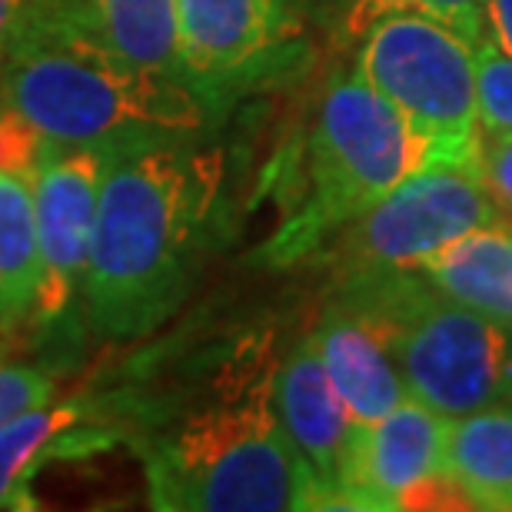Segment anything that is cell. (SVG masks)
<instances>
[{
    "mask_svg": "<svg viewBox=\"0 0 512 512\" xmlns=\"http://www.w3.org/2000/svg\"><path fill=\"white\" fill-rule=\"evenodd\" d=\"M439 163L466 167L446 143L409 124L356 67L336 70L306 130L283 217L256 250V263L290 270L316 260L389 190Z\"/></svg>",
    "mask_w": 512,
    "mask_h": 512,
    "instance_id": "277c9868",
    "label": "cell"
},
{
    "mask_svg": "<svg viewBox=\"0 0 512 512\" xmlns=\"http://www.w3.org/2000/svg\"><path fill=\"white\" fill-rule=\"evenodd\" d=\"M476 44L453 27L419 14L383 17L356 47V74L409 124L446 143L469 170L479 150Z\"/></svg>",
    "mask_w": 512,
    "mask_h": 512,
    "instance_id": "8992f818",
    "label": "cell"
},
{
    "mask_svg": "<svg viewBox=\"0 0 512 512\" xmlns=\"http://www.w3.org/2000/svg\"><path fill=\"white\" fill-rule=\"evenodd\" d=\"M180 80L210 124L300 60L293 0H177Z\"/></svg>",
    "mask_w": 512,
    "mask_h": 512,
    "instance_id": "52a82bcc",
    "label": "cell"
},
{
    "mask_svg": "<svg viewBox=\"0 0 512 512\" xmlns=\"http://www.w3.org/2000/svg\"><path fill=\"white\" fill-rule=\"evenodd\" d=\"M393 14H419L453 27L479 47L486 40V0H346L343 34L360 40L376 20Z\"/></svg>",
    "mask_w": 512,
    "mask_h": 512,
    "instance_id": "ac0fdd59",
    "label": "cell"
},
{
    "mask_svg": "<svg viewBox=\"0 0 512 512\" xmlns=\"http://www.w3.org/2000/svg\"><path fill=\"white\" fill-rule=\"evenodd\" d=\"M276 330L256 326L220 343L170 393L130 396L117 439H127L160 512H306L323 509L276 409Z\"/></svg>",
    "mask_w": 512,
    "mask_h": 512,
    "instance_id": "6da1fadb",
    "label": "cell"
},
{
    "mask_svg": "<svg viewBox=\"0 0 512 512\" xmlns=\"http://www.w3.org/2000/svg\"><path fill=\"white\" fill-rule=\"evenodd\" d=\"M449 419L406 396L373 423H356L343 469L340 509L396 512L429 476L443 473Z\"/></svg>",
    "mask_w": 512,
    "mask_h": 512,
    "instance_id": "30bf717a",
    "label": "cell"
},
{
    "mask_svg": "<svg viewBox=\"0 0 512 512\" xmlns=\"http://www.w3.org/2000/svg\"><path fill=\"white\" fill-rule=\"evenodd\" d=\"M479 67V124L483 130H512V54L489 40L476 50Z\"/></svg>",
    "mask_w": 512,
    "mask_h": 512,
    "instance_id": "d6986e66",
    "label": "cell"
},
{
    "mask_svg": "<svg viewBox=\"0 0 512 512\" xmlns=\"http://www.w3.org/2000/svg\"><path fill=\"white\" fill-rule=\"evenodd\" d=\"M54 7L57 0H0V67Z\"/></svg>",
    "mask_w": 512,
    "mask_h": 512,
    "instance_id": "7402d4cb",
    "label": "cell"
},
{
    "mask_svg": "<svg viewBox=\"0 0 512 512\" xmlns=\"http://www.w3.org/2000/svg\"><path fill=\"white\" fill-rule=\"evenodd\" d=\"M276 409H280L293 449L300 453L303 466L310 469L313 483L320 489L323 509H340L343 469L356 419L326 376L310 330L296 336L280 356Z\"/></svg>",
    "mask_w": 512,
    "mask_h": 512,
    "instance_id": "8fae6325",
    "label": "cell"
},
{
    "mask_svg": "<svg viewBox=\"0 0 512 512\" xmlns=\"http://www.w3.org/2000/svg\"><path fill=\"white\" fill-rule=\"evenodd\" d=\"M476 177L483 180L506 220H512V130H483L476 150Z\"/></svg>",
    "mask_w": 512,
    "mask_h": 512,
    "instance_id": "44dd1931",
    "label": "cell"
},
{
    "mask_svg": "<svg viewBox=\"0 0 512 512\" xmlns=\"http://www.w3.org/2000/svg\"><path fill=\"white\" fill-rule=\"evenodd\" d=\"M310 336L326 366V376L360 426L386 416L409 396L380 333L336 296H326V306L310 326Z\"/></svg>",
    "mask_w": 512,
    "mask_h": 512,
    "instance_id": "4fadbf2b",
    "label": "cell"
},
{
    "mask_svg": "<svg viewBox=\"0 0 512 512\" xmlns=\"http://www.w3.org/2000/svg\"><path fill=\"white\" fill-rule=\"evenodd\" d=\"M503 213L469 167H426L353 220L323 256L340 270L416 266Z\"/></svg>",
    "mask_w": 512,
    "mask_h": 512,
    "instance_id": "9c48e42d",
    "label": "cell"
},
{
    "mask_svg": "<svg viewBox=\"0 0 512 512\" xmlns=\"http://www.w3.org/2000/svg\"><path fill=\"white\" fill-rule=\"evenodd\" d=\"M486 40L512 54V0H486Z\"/></svg>",
    "mask_w": 512,
    "mask_h": 512,
    "instance_id": "603a6c76",
    "label": "cell"
},
{
    "mask_svg": "<svg viewBox=\"0 0 512 512\" xmlns=\"http://www.w3.org/2000/svg\"><path fill=\"white\" fill-rule=\"evenodd\" d=\"M60 14L117 57L180 80L177 0H60Z\"/></svg>",
    "mask_w": 512,
    "mask_h": 512,
    "instance_id": "5bb4252c",
    "label": "cell"
},
{
    "mask_svg": "<svg viewBox=\"0 0 512 512\" xmlns=\"http://www.w3.org/2000/svg\"><path fill=\"white\" fill-rule=\"evenodd\" d=\"M0 97L40 137L124 153L193 140L210 117L180 80L143 70L60 14V0L0 67Z\"/></svg>",
    "mask_w": 512,
    "mask_h": 512,
    "instance_id": "3957f363",
    "label": "cell"
},
{
    "mask_svg": "<svg viewBox=\"0 0 512 512\" xmlns=\"http://www.w3.org/2000/svg\"><path fill=\"white\" fill-rule=\"evenodd\" d=\"M114 153L44 140L34 170L40 243L37 330L50 346H77L87 323V266L94 243L100 187Z\"/></svg>",
    "mask_w": 512,
    "mask_h": 512,
    "instance_id": "ba28073f",
    "label": "cell"
},
{
    "mask_svg": "<svg viewBox=\"0 0 512 512\" xmlns=\"http://www.w3.org/2000/svg\"><path fill=\"white\" fill-rule=\"evenodd\" d=\"M54 393L57 380L44 366L0 360V426L20 413H27V409L50 403Z\"/></svg>",
    "mask_w": 512,
    "mask_h": 512,
    "instance_id": "ffe728a7",
    "label": "cell"
},
{
    "mask_svg": "<svg viewBox=\"0 0 512 512\" xmlns=\"http://www.w3.org/2000/svg\"><path fill=\"white\" fill-rule=\"evenodd\" d=\"M443 469L476 509L512 512V403L449 419Z\"/></svg>",
    "mask_w": 512,
    "mask_h": 512,
    "instance_id": "2e32d148",
    "label": "cell"
},
{
    "mask_svg": "<svg viewBox=\"0 0 512 512\" xmlns=\"http://www.w3.org/2000/svg\"><path fill=\"white\" fill-rule=\"evenodd\" d=\"M117 433L87 399L44 403L0 426V509H34V479L54 459L110 449Z\"/></svg>",
    "mask_w": 512,
    "mask_h": 512,
    "instance_id": "7c38bea8",
    "label": "cell"
},
{
    "mask_svg": "<svg viewBox=\"0 0 512 512\" xmlns=\"http://www.w3.org/2000/svg\"><path fill=\"white\" fill-rule=\"evenodd\" d=\"M227 210V160L203 137L114 153L87 266V326L143 340L187 303Z\"/></svg>",
    "mask_w": 512,
    "mask_h": 512,
    "instance_id": "7a4b0ae2",
    "label": "cell"
},
{
    "mask_svg": "<svg viewBox=\"0 0 512 512\" xmlns=\"http://www.w3.org/2000/svg\"><path fill=\"white\" fill-rule=\"evenodd\" d=\"M330 296L380 333L409 396L446 419L512 403V326L413 266L340 270Z\"/></svg>",
    "mask_w": 512,
    "mask_h": 512,
    "instance_id": "5b68a950",
    "label": "cell"
},
{
    "mask_svg": "<svg viewBox=\"0 0 512 512\" xmlns=\"http://www.w3.org/2000/svg\"><path fill=\"white\" fill-rule=\"evenodd\" d=\"M413 270L443 293L512 326V220L499 217L466 233Z\"/></svg>",
    "mask_w": 512,
    "mask_h": 512,
    "instance_id": "9a60e30c",
    "label": "cell"
},
{
    "mask_svg": "<svg viewBox=\"0 0 512 512\" xmlns=\"http://www.w3.org/2000/svg\"><path fill=\"white\" fill-rule=\"evenodd\" d=\"M40 293V243L34 180L0 170V330L34 323Z\"/></svg>",
    "mask_w": 512,
    "mask_h": 512,
    "instance_id": "e0dca14e",
    "label": "cell"
}]
</instances>
